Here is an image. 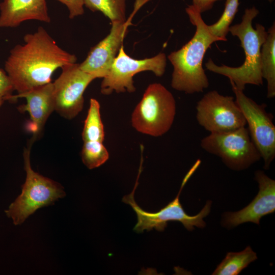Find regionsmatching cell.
<instances>
[{
  "instance_id": "15",
  "label": "cell",
  "mask_w": 275,
  "mask_h": 275,
  "mask_svg": "<svg viewBox=\"0 0 275 275\" xmlns=\"http://www.w3.org/2000/svg\"><path fill=\"white\" fill-rule=\"evenodd\" d=\"M30 20L50 22L46 0H3L0 3L1 28H16Z\"/></svg>"
},
{
  "instance_id": "11",
  "label": "cell",
  "mask_w": 275,
  "mask_h": 275,
  "mask_svg": "<svg viewBox=\"0 0 275 275\" xmlns=\"http://www.w3.org/2000/svg\"><path fill=\"white\" fill-rule=\"evenodd\" d=\"M61 69V74L52 82L54 111L63 118L71 120L82 111L84 92L96 78L81 70L76 63L66 65Z\"/></svg>"
},
{
  "instance_id": "1",
  "label": "cell",
  "mask_w": 275,
  "mask_h": 275,
  "mask_svg": "<svg viewBox=\"0 0 275 275\" xmlns=\"http://www.w3.org/2000/svg\"><path fill=\"white\" fill-rule=\"evenodd\" d=\"M23 41L11 49L5 63V71L18 94L50 82L57 69L76 63V57L61 48L42 26L25 34Z\"/></svg>"
},
{
  "instance_id": "5",
  "label": "cell",
  "mask_w": 275,
  "mask_h": 275,
  "mask_svg": "<svg viewBox=\"0 0 275 275\" xmlns=\"http://www.w3.org/2000/svg\"><path fill=\"white\" fill-rule=\"evenodd\" d=\"M176 113L173 94L160 83L150 84L131 118L132 127L138 132L154 137L166 133L171 128Z\"/></svg>"
},
{
  "instance_id": "19",
  "label": "cell",
  "mask_w": 275,
  "mask_h": 275,
  "mask_svg": "<svg viewBox=\"0 0 275 275\" xmlns=\"http://www.w3.org/2000/svg\"><path fill=\"white\" fill-rule=\"evenodd\" d=\"M84 6L93 12L99 11L111 21L124 22L126 0H83Z\"/></svg>"
},
{
  "instance_id": "3",
  "label": "cell",
  "mask_w": 275,
  "mask_h": 275,
  "mask_svg": "<svg viewBox=\"0 0 275 275\" xmlns=\"http://www.w3.org/2000/svg\"><path fill=\"white\" fill-rule=\"evenodd\" d=\"M259 13L255 7L246 9L241 22L230 26L229 29L233 36L238 38L244 50L245 59L241 65L237 67L218 66L210 59L205 63L207 69L227 77L231 84L242 91L247 84L263 85L261 49L266 39L267 31L261 24H256L255 29L253 27V20Z\"/></svg>"
},
{
  "instance_id": "20",
  "label": "cell",
  "mask_w": 275,
  "mask_h": 275,
  "mask_svg": "<svg viewBox=\"0 0 275 275\" xmlns=\"http://www.w3.org/2000/svg\"><path fill=\"white\" fill-rule=\"evenodd\" d=\"M84 164L89 169L98 168L109 158V153L100 141H85L81 151Z\"/></svg>"
},
{
  "instance_id": "24",
  "label": "cell",
  "mask_w": 275,
  "mask_h": 275,
  "mask_svg": "<svg viewBox=\"0 0 275 275\" xmlns=\"http://www.w3.org/2000/svg\"><path fill=\"white\" fill-rule=\"evenodd\" d=\"M218 1L219 0H192V5L202 13L211 10Z\"/></svg>"
},
{
  "instance_id": "4",
  "label": "cell",
  "mask_w": 275,
  "mask_h": 275,
  "mask_svg": "<svg viewBox=\"0 0 275 275\" xmlns=\"http://www.w3.org/2000/svg\"><path fill=\"white\" fill-rule=\"evenodd\" d=\"M24 150L23 159L26 179L22 185L21 194L10 204L5 211L15 225H21L37 209L54 204L66 194L63 187L48 178L35 172L30 162L31 147Z\"/></svg>"
},
{
  "instance_id": "21",
  "label": "cell",
  "mask_w": 275,
  "mask_h": 275,
  "mask_svg": "<svg viewBox=\"0 0 275 275\" xmlns=\"http://www.w3.org/2000/svg\"><path fill=\"white\" fill-rule=\"evenodd\" d=\"M239 5V0H226L225 9L219 19L211 25H207L209 32L221 41L227 40L226 36L238 11Z\"/></svg>"
},
{
  "instance_id": "10",
  "label": "cell",
  "mask_w": 275,
  "mask_h": 275,
  "mask_svg": "<svg viewBox=\"0 0 275 275\" xmlns=\"http://www.w3.org/2000/svg\"><path fill=\"white\" fill-rule=\"evenodd\" d=\"M199 124L210 133H221L246 125L244 116L234 98L217 91L206 93L196 106Z\"/></svg>"
},
{
  "instance_id": "8",
  "label": "cell",
  "mask_w": 275,
  "mask_h": 275,
  "mask_svg": "<svg viewBox=\"0 0 275 275\" xmlns=\"http://www.w3.org/2000/svg\"><path fill=\"white\" fill-rule=\"evenodd\" d=\"M167 58L164 53L138 60L129 56L122 45L107 75L103 78L101 93L106 95L114 92L133 93L135 91L133 77L136 74L149 71L160 77L165 72Z\"/></svg>"
},
{
  "instance_id": "12",
  "label": "cell",
  "mask_w": 275,
  "mask_h": 275,
  "mask_svg": "<svg viewBox=\"0 0 275 275\" xmlns=\"http://www.w3.org/2000/svg\"><path fill=\"white\" fill-rule=\"evenodd\" d=\"M150 0H136L130 16L124 22L112 23L109 33L90 50L79 67L82 71L96 78H103L107 74L112 63L123 45L127 29L138 11Z\"/></svg>"
},
{
  "instance_id": "25",
  "label": "cell",
  "mask_w": 275,
  "mask_h": 275,
  "mask_svg": "<svg viewBox=\"0 0 275 275\" xmlns=\"http://www.w3.org/2000/svg\"><path fill=\"white\" fill-rule=\"evenodd\" d=\"M267 1L270 3L273 1V0H267Z\"/></svg>"
},
{
  "instance_id": "18",
  "label": "cell",
  "mask_w": 275,
  "mask_h": 275,
  "mask_svg": "<svg viewBox=\"0 0 275 275\" xmlns=\"http://www.w3.org/2000/svg\"><path fill=\"white\" fill-rule=\"evenodd\" d=\"M81 135L84 142H103L104 140L105 133L100 115V105L99 102L94 98L90 99Z\"/></svg>"
},
{
  "instance_id": "2",
  "label": "cell",
  "mask_w": 275,
  "mask_h": 275,
  "mask_svg": "<svg viewBox=\"0 0 275 275\" xmlns=\"http://www.w3.org/2000/svg\"><path fill=\"white\" fill-rule=\"evenodd\" d=\"M185 11L196 27L195 33L181 48L168 55V59L173 66L172 87L186 94H193L202 92L208 87L209 80L203 67V60L211 44L221 40L209 32L197 8L189 5Z\"/></svg>"
},
{
  "instance_id": "17",
  "label": "cell",
  "mask_w": 275,
  "mask_h": 275,
  "mask_svg": "<svg viewBox=\"0 0 275 275\" xmlns=\"http://www.w3.org/2000/svg\"><path fill=\"white\" fill-rule=\"evenodd\" d=\"M257 259V254L250 246L239 252H229L212 274L237 275Z\"/></svg>"
},
{
  "instance_id": "23",
  "label": "cell",
  "mask_w": 275,
  "mask_h": 275,
  "mask_svg": "<svg viewBox=\"0 0 275 275\" xmlns=\"http://www.w3.org/2000/svg\"><path fill=\"white\" fill-rule=\"evenodd\" d=\"M65 5L69 10V17L73 19L84 13L83 0H57Z\"/></svg>"
},
{
  "instance_id": "13",
  "label": "cell",
  "mask_w": 275,
  "mask_h": 275,
  "mask_svg": "<svg viewBox=\"0 0 275 275\" xmlns=\"http://www.w3.org/2000/svg\"><path fill=\"white\" fill-rule=\"evenodd\" d=\"M255 179L259 184L257 195L243 209L225 212L222 221L224 227L233 228L247 222L259 225L263 216L274 212L275 181L260 170L255 172Z\"/></svg>"
},
{
  "instance_id": "7",
  "label": "cell",
  "mask_w": 275,
  "mask_h": 275,
  "mask_svg": "<svg viewBox=\"0 0 275 275\" xmlns=\"http://www.w3.org/2000/svg\"><path fill=\"white\" fill-rule=\"evenodd\" d=\"M200 146L218 156L234 171L245 170L261 158L245 126L228 132L210 133L202 139Z\"/></svg>"
},
{
  "instance_id": "6",
  "label": "cell",
  "mask_w": 275,
  "mask_h": 275,
  "mask_svg": "<svg viewBox=\"0 0 275 275\" xmlns=\"http://www.w3.org/2000/svg\"><path fill=\"white\" fill-rule=\"evenodd\" d=\"M197 169L194 165L184 177L180 190L175 199L165 207L156 212H149L144 210L136 203L134 198L135 190L138 185L137 178L132 192L122 198V202L131 206L137 215L138 222L133 228L137 233L143 232L144 230L150 231L153 229L163 231L167 226L168 222L178 221L181 222L188 231H192L195 227L204 228L206 223L204 218L210 212L211 201H207L204 207L197 214L190 216L186 213L180 202V195L186 183Z\"/></svg>"
},
{
  "instance_id": "14",
  "label": "cell",
  "mask_w": 275,
  "mask_h": 275,
  "mask_svg": "<svg viewBox=\"0 0 275 275\" xmlns=\"http://www.w3.org/2000/svg\"><path fill=\"white\" fill-rule=\"evenodd\" d=\"M19 98L26 99L25 104L20 105L18 110L28 112L31 119L30 129L33 133V142L42 132L47 119L54 111L53 83L50 82L28 92L12 95L10 101Z\"/></svg>"
},
{
  "instance_id": "22",
  "label": "cell",
  "mask_w": 275,
  "mask_h": 275,
  "mask_svg": "<svg viewBox=\"0 0 275 275\" xmlns=\"http://www.w3.org/2000/svg\"><path fill=\"white\" fill-rule=\"evenodd\" d=\"M14 91L6 71L0 68V107L6 101H10Z\"/></svg>"
},
{
  "instance_id": "9",
  "label": "cell",
  "mask_w": 275,
  "mask_h": 275,
  "mask_svg": "<svg viewBox=\"0 0 275 275\" xmlns=\"http://www.w3.org/2000/svg\"><path fill=\"white\" fill-rule=\"evenodd\" d=\"M235 101L240 108L251 139L264 161V168L268 169L275 157V126L273 116L266 109V104H258L246 96L243 91L231 84Z\"/></svg>"
},
{
  "instance_id": "16",
  "label": "cell",
  "mask_w": 275,
  "mask_h": 275,
  "mask_svg": "<svg viewBox=\"0 0 275 275\" xmlns=\"http://www.w3.org/2000/svg\"><path fill=\"white\" fill-rule=\"evenodd\" d=\"M275 23L267 31V36L261 49V72L267 81V97L275 96Z\"/></svg>"
}]
</instances>
